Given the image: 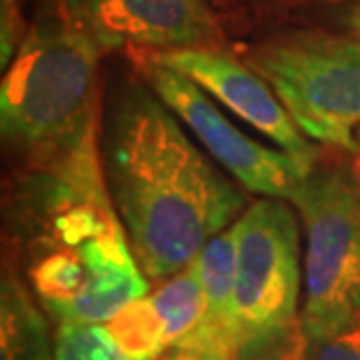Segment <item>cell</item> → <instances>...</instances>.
Instances as JSON below:
<instances>
[{
  "mask_svg": "<svg viewBox=\"0 0 360 360\" xmlns=\"http://www.w3.org/2000/svg\"><path fill=\"white\" fill-rule=\"evenodd\" d=\"M204 311L192 333L176 342L171 349L208 360H239L236 344V234L234 225L213 236L197 255ZM169 349V351H171Z\"/></svg>",
  "mask_w": 360,
  "mask_h": 360,
  "instance_id": "30bf717a",
  "label": "cell"
},
{
  "mask_svg": "<svg viewBox=\"0 0 360 360\" xmlns=\"http://www.w3.org/2000/svg\"><path fill=\"white\" fill-rule=\"evenodd\" d=\"M103 326L131 360H160L171 349L167 323L150 292L146 297L129 302Z\"/></svg>",
  "mask_w": 360,
  "mask_h": 360,
  "instance_id": "7c38bea8",
  "label": "cell"
},
{
  "mask_svg": "<svg viewBox=\"0 0 360 360\" xmlns=\"http://www.w3.org/2000/svg\"><path fill=\"white\" fill-rule=\"evenodd\" d=\"M101 54L68 12L28 31L0 84V131L24 167L98 146Z\"/></svg>",
  "mask_w": 360,
  "mask_h": 360,
  "instance_id": "3957f363",
  "label": "cell"
},
{
  "mask_svg": "<svg viewBox=\"0 0 360 360\" xmlns=\"http://www.w3.org/2000/svg\"><path fill=\"white\" fill-rule=\"evenodd\" d=\"M290 360H360V321L314 344H297Z\"/></svg>",
  "mask_w": 360,
  "mask_h": 360,
  "instance_id": "9a60e30c",
  "label": "cell"
},
{
  "mask_svg": "<svg viewBox=\"0 0 360 360\" xmlns=\"http://www.w3.org/2000/svg\"><path fill=\"white\" fill-rule=\"evenodd\" d=\"M150 297L167 323L169 340L174 347L187 333H192L204 311V290H201L197 260L164 281L155 292H150Z\"/></svg>",
  "mask_w": 360,
  "mask_h": 360,
  "instance_id": "4fadbf2b",
  "label": "cell"
},
{
  "mask_svg": "<svg viewBox=\"0 0 360 360\" xmlns=\"http://www.w3.org/2000/svg\"><path fill=\"white\" fill-rule=\"evenodd\" d=\"M28 31L24 33L19 3L17 0H3V28H0V63H3V70L12 63Z\"/></svg>",
  "mask_w": 360,
  "mask_h": 360,
  "instance_id": "2e32d148",
  "label": "cell"
},
{
  "mask_svg": "<svg viewBox=\"0 0 360 360\" xmlns=\"http://www.w3.org/2000/svg\"><path fill=\"white\" fill-rule=\"evenodd\" d=\"M143 75L148 87L171 108V112L201 143V148L243 190L295 204L311 176V167L297 162L283 150L250 139L204 89L150 56H143Z\"/></svg>",
  "mask_w": 360,
  "mask_h": 360,
  "instance_id": "52a82bcc",
  "label": "cell"
},
{
  "mask_svg": "<svg viewBox=\"0 0 360 360\" xmlns=\"http://www.w3.org/2000/svg\"><path fill=\"white\" fill-rule=\"evenodd\" d=\"M160 360H208V358H201V356H194V354H187V351H176L171 349L167 351Z\"/></svg>",
  "mask_w": 360,
  "mask_h": 360,
  "instance_id": "e0dca14e",
  "label": "cell"
},
{
  "mask_svg": "<svg viewBox=\"0 0 360 360\" xmlns=\"http://www.w3.org/2000/svg\"><path fill=\"white\" fill-rule=\"evenodd\" d=\"M246 63L267 80L300 131L356 155L360 136V40L288 33L253 47Z\"/></svg>",
  "mask_w": 360,
  "mask_h": 360,
  "instance_id": "5b68a950",
  "label": "cell"
},
{
  "mask_svg": "<svg viewBox=\"0 0 360 360\" xmlns=\"http://www.w3.org/2000/svg\"><path fill=\"white\" fill-rule=\"evenodd\" d=\"M176 73L185 75L197 87L204 89L220 108L234 117L246 122L250 129L269 139L278 150H283L297 162L316 169L319 150L295 124L290 112L281 103L267 80L250 66H243L218 47H194L178 52L146 54Z\"/></svg>",
  "mask_w": 360,
  "mask_h": 360,
  "instance_id": "9c48e42d",
  "label": "cell"
},
{
  "mask_svg": "<svg viewBox=\"0 0 360 360\" xmlns=\"http://www.w3.org/2000/svg\"><path fill=\"white\" fill-rule=\"evenodd\" d=\"M66 12L101 52L164 54L222 38L213 0H66Z\"/></svg>",
  "mask_w": 360,
  "mask_h": 360,
  "instance_id": "ba28073f",
  "label": "cell"
},
{
  "mask_svg": "<svg viewBox=\"0 0 360 360\" xmlns=\"http://www.w3.org/2000/svg\"><path fill=\"white\" fill-rule=\"evenodd\" d=\"M356 157H358V169H360V136H358V150H356Z\"/></svg>",
  "mask_w": 360,
  "mask_h": 360,
  "instance_id": "d6986e66",
  "label": "cell"
},
{
  "mask_svg": "<svg viewBox=\"0 0 360 360\" xmlns=\"http://www.w3.org/2000/svg\"><path fill=\"white\" fill-rule=\"evenodd\" d=\"M12 239L33 297L59 323H105L150 290L98 146L24 167L12 194Z\"/></svg>",
  "mask_w": 360,
  "mask_h": 360,
  "instance_id": "7a4b0ae2",
  "label": "cell"
},
{
  "mask_svg": "<svg viewBox=\"0 0 360 360\" xmlns=\"http://www.w3.org/2000/svg\"><path fill=\"white\" fill-rule=\"evenodd\" d=\"M45 309L17 271L3 274L0 285V360H52Z\"/></svg>",
  "mask_w": 360,
  "mask_h": 360,
  "instance_id": "8fae6325",
  "label": "cell"
},
{
  "mask_svg": "<svg viewBox=\"0 0 360 360\" xmlns=\"http://www.w3.org/2000/svg\"><path fill=\"white\" fill-rule=\"evenodd\" d=\"M103 153L112 204L150 283L192 264L246 211L243 192L194 146L150 87L131 84L117 96Z\"/></svg>",
  "mask_w": 360,
  "mask_h": 360,
  "instance_id": "6da1fadb",
  "label": "cell"
},
{
  "mask_svg": "<svg viewBox=\"0 0 360 360\" xmlns=\"http://www.w3.org/2000/svg\"><path fill=\"white\" fill-rule=\"evenodd\" d=\"M297 208L260 197L234 222L239 360H290L300 340Z\"/></svg>",
  "mask_w": 360,
  "mask_h": 360,
  "instance_id": "277c9868",
  "label": "cell"
},
{
  "mask_svg": "<svg viewBox=\"0 0 360 360\" xmlns=\"http://www.w3.org/2000/svg\"><path fill=\"white\" fill-rule=\"evenodd\" d=\"M52 360H131L103 323H59Z\"/></svg>",
  "mask_w": 360,
  "mask_h": 360,
  "instance_id": "5bb4252c",
  "label": "cell"
},
{
  "mask_svg": "<svg viewBox=\"0 0 360 360\" xmlns=\"http://www.w3.org/2000/svg\"><path fill=\"white\" fill-rule=\"evenodd\" d=\"M349 24L354 28V33L360 38V5L354 7V12H351V17H349Z\"/></svg>",
  "mask_w": 360,
  "mask_h": 360,
  "instance_id": "ac0fdd59",
  "label": "cell"
},
{
  "mask_svg": "<svg viewBox=\"0 0 360 360\" xmlns=\"http://www.w3.org/2000/svg\"><path fill=\"white\" fill-rule=\"evenodd\" d=\"M292 206L307 234L297 344H314L360 321V183L314 169Z\"/></svg>",
  "mask_w": 360,
  "mask_h": 360,
  "instance_id": "8992f818",
  "label": "cell"
}]
</instances>
